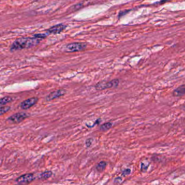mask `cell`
<instances>
[{
	"instance_id": "obj_1",
	"label": "cell",
	"mask_w": 185,
	"mask_h": 185,
	"mask_svg": "<svg viewBox=\"0 0 185 185\" xmlns=\"http://www.w3.org/2000/svg\"><path fill=\"white\" fill-rule=\"evenodd\" d=\"M40 43V40L33 37H21L16 39L13 42L10 47V50L14 52L16 50L28 49L35 47Z\"/></svg>"
},
{
	"instance_id": "obj_2",
	"label": "cell",
	"mask_w": 185,
	"mask_h": 185,
	"mask_svg": "<svg viewBox=\"0 0 185 185\" xmlns=\"http://www.w3.org/2000/svg\"><path fill=\"white\" fill-rule=\"evenodd\" d=\"M119 84L118 79H114L110 81H101L99 82L95 86V88L97 91H102L110 88L115 87Z\"/></svg>"
},
{
	"instance_id": "obj_3",
	"label": "cell",
	"mask_w": 185,
	"mask_h": 185,
	"mask_svg": "<svg viewBox=\"0 0 185 185\" xmlns=\"http://www.w3.org/2000/svg\"><path fill=\"white\" fill-rule=\"evenodd\" d=\"M87 46V44L82 42H73L66 45V49L69 52H80L85 50Z\"/></svg>"
},
{
	"instance_id": "obj_4",
	"label": "cell",
	"mask_w": 185,
	"mask_h": 185,
	"mask_svg": "<svg viewBox=\"0 0 185 185\" xmlns=\"http://www.w3.org/2000/svg\"><path fill=\"white\" fill-rule=\"evenodd\" d=\"M28 117V114L24 112H19L15 114L8 118V120L13 123H19L23 121Z\"/></svg>"
},
{
	"instance_id": "obj_5",
	"label": "cell",
	"mask_w": 185,
	"mask_h": 185,
	"mask_svg": "<svg viewBox=\"0 0 185 185\" xmlns=\"http://www.w3.org/2000/svg\"><path fill=\"white\" fill-rule=\"evenodd\" d=\"M34 179V176L33 174L28 173L19 176L16 179V182L20 185L28 184L32 182Z\"/></svg>"
},
{
	"instance_id": "obj_6",
	"label": "cell",
	"mask_w": 185,
	"mask_h": 185,
	"mask_svg": "<svg viewBox=\"0 0 185 185\" xmlns=\"http://www.w3.org/2000/svg\"><path fill=\"white\" fill-rule=\"evenodd\" d=\"M39 100V98L37 97H32L23 101L21 104V108L22 109H27L34 106Z\"/></svg>"
},
{
	"instance_id": "obj_7",
	"label": "cell",
	"mask_w": 185,
	"mask_h": 185,
	"mask_svg": "<svg viewBox=\"0 0 185 185\" xmlns=\"http://www.w3.org/2000/svg\"><path fill=\"white\" fill-rule=\"evenodd\" d=\"M66 93V91L63 89H60L58 90L52 91L46 97V100L47 101L54 100L62 96H63Z\"/></svg>"
},
{
	"instance_id": "obj_8",
	"label": "cell",
	"mask_w": 185,
	"mask_h": 185,
	"mask_svg": "<svg viewBox=\"0 0 185 185\" xmlns=\"http://www.w3.org/2000/svg\"><path fill=\"white\" fill-rule=\"evenodd\" d=\"M67 28V26L64 24H58L55 26H53L49 29L47 30V32L48 34H58L63 32Z\"/></svg>"
},
{
	"instance_id": "obj_9",
	"label": "cell",
	"mask_w": 185,
	"mask_h": 185,
	"mask_svg": "<svg viewBox=\"0 0 185 185\" xmlns=\"http://www.w3.org/2000/svg\"><path fill=\"white\" fill-rule=\"evenodd\" d=\"M185 95V84L180 86L173 91V95L175 97H180Z\"/></svg>"
},
{
	"instance_id": "obj_10",
	"label": "cell",
	"mask_w": 185,
	"mask_h": 185,
	"mask_svg": "<svg viewBox=\"0 0 185 185\" xmlns=\"http://www.w3.org/2000/svg\"><path fill=\"white\" fill-rule=\"evenodd\" d=\"M107 165V162L102 161L99 163H98V164L96 166V169L98 172L101 173V172H104L105 170Z\"/></svg>"
},
{
	"instance_id": "obj_11",
	"label": "cell",
	"mask_w": 185,
	"mask_h": 185,
	"mask_svg": "<svg viewBox=\"0 0 185 185\" xmlns=\"http://www.w3.org/2000/svg\"><path fill=\"white\" fill-rule=\"evenodd\" d=\"M53 173L51 171H45V172L42 173L40 175V178L41 179H43L45 180L49 178L50 177H51Z\"/></svg>"
},
{
	"instance_id": "obj_12",
	"label": "cell",
	"mask_w": 185,
	"mask_h": 185,
	"mask_svg": "<svg viewBox=\"0 0 185 185\" xmlns=\"http://www.w3.org/2000/svg\"><path fill=\"white\" fill-rule=\"evenodd\" d=\"M13 100V99L10 96H6L3 97L0 99V104L1 105H4L12 101Z\"/></svg>"
},
{
	"instance_id": "obj_13",
	"label": "cell",
	"mask_w": 185,
	"mask_h": 185,
	"mask_svg": "<svg viewBox=\"0 0 185 185\" xmlns=\"http://www.w3.org/2000/svg\"><path fill=\"white\" fill-rule=\"evenodd\" d=\"M113 124L111 122H107V123H104L101 125L100 127V130L102 131H106L107 130L110 129V128L112 127Z\"/></svg>"
},
{
	"instance_id": "obj_14",
	"label": "cell",
	"mask_w": 185,
	"mask_h": 185,
	"mask_svg": "<svg viewBox=\"0 0 185 185\" xmlns=\"http://www.w3.org/2000/svg\"><path fill=\"white\" fill-rule=\"evenodd\" d=\"M10 109L9 106H4L0 107V115H2L6 113Z\"/></svg>"
},
{
	"instance_id": "obj_15",
	"label": "cell",
	"mask_w": 185,
	"mask_h": 185,
	"mask_svg": "<svg viewBox=\"0 0 185 185\" xmlns=\"http://www.w3.org/2000/svg\"><path fill=\"white\" fill-rule=\"evenodd\" d=\"M47 36L46 34H37L34 35V37L37 39H45Z\"/></svg>"
},
{
	"instance_id": "obj_16",
	"label": "cell",
	"mask_w": 185,
	"mask_h": 185,
	"mask_svg": "<svg viewBox=\"0 0 185 185\" xmlns=\"http://www.w3.org/2000/svg\"><path fill=\"white\" fill-rule=\"evenodd\" d=\"M131 173V170L130 169L127 168L124 169L122 172V175H123V176L125 177L126 176L130 175Z\"/></svg>"
},
{
	"instance_id": "obj_17",
	"label": "cell",
	"mask_w": 185,
	"mask_h": 185,
	"mask_svg": "<svg viewBox=\"0 0 185 185\" xmlns=\"http://www.w3.org/2000/svg\"><path fill=\"white\" fill-rule=\"evenodd\" d=\"M148 166L149 165L146 166L145 163L141 162V171L146 172L147 169L148 168Z\"/></svg>"
},
{
	"instance_id": "obj_18",
	"label": "cell",
	"mask_w": 185,
	"mask_h": 185,
	"mask_svg": "<svg viewBox=\"0 0 185 185\" xmlns=\"http://www.w3.org/2000/svg\"><path fill=\"white\" fill-rule=\"evenodd\" d=\"M93 139H88L86 141V145L88 147H89L91 146V143H92Z\"/></svg>"
},
{
	"instance_id": "obj_19",
	"label": "cell",
	"mask_w": 185,
	"mask_h": 185,
	"mask_svg": "<svg viewBox=\"0 0 185 185\" xmlns=\"http://www.w3.org/2000/svg\"><path fill=\"white\" fill-rule=\"evenodd\" d=\"M122 179L120 177H117L115 179V182H117V183H120L122 181Z\"/></svg>"
},
{
	"instance_id": "obj_20",
	"label": "cell",
	"mask_w": 185,
	"mask_h": 185,
	"mask_svg": "<svg viewBox=\"0 0 185 185\" xmlns=\"http://www.w3.org/2000/svg\"><path fill=\"white\" fill-rule=\"evenodd\" d=\"M172 1V0H162L161 2H159V3H165V2H168V1Z\"/></svg>"
},
{
	"instance_id": "obj_21",
	"label": "cell",
	"mask_w": 185,
	"mask_h": 185,
	"mask_svg": "<svg viewBox=\"0 0 185 185\" xmlns=\"http://www.w3.org/2000/svg\"><path fill=\"white\" fill-rule=\"evenodd\" d=\"M184 134H185V130H184Z\"/></svg>"
},
{
	"instance_id": "obj_22",
	"label": "cell",
	"mask_w": 185,
	"mask_h": 185,
	"mask_svg": "<svg viewBox=\"0 0 185 185\" xmlns=\"http://www.w3.org/2000/svg\"></svg>"
}]
</instances>
